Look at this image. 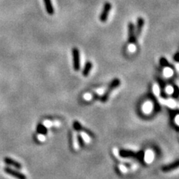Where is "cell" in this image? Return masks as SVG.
Wrapping results in <instances>:
<instances>
[{"mask_svg":"<svg viewBox=\"0 0 179 179\" xmlns=\"http://www.w3.org/2000/svg\"><path fill=\"white\" fill-rule=\"evenodd\" d=\"M120 85V81L118 78H116L113 81H112V82L110 83L109 87H108V89L106 90V91L103 93V96L101 97V101L102 102H105L108 99L109 96H110V93L113 91V90L116 89L117 87H119Z\"/></svg>","mask_w":179,"mask_h":179,"instance_id":"6da1fadb","label":"cell"},{"mask_svg":"<svg viewBox=\"0 0 179 179\" xmlns=\"http://www.w3.org/2000/svg\"><path fill=\"white\" fill-rule=\"evenodd\" d=\"M112 5L110 2H105L103 6V9L101 10V13L99 16V20L101 22H105L108 19V16L111 10Z\"/></svg>","mask_w":179,"mask_h":179,"instance_id":"7a4b0ae2","label":"cell"},{"mask_svg":"<svg viewBox=\"0 0 179 179\" xmlns=\"http://www.w3.org/2000/svg\"><path fill=\"white\" fill-rule=\"evenodd\" d=\"M73 67L76 71H78L80 69V65H81V61H80V52L76 47L73 48Z\"/></svg>","mask_w":179,"mask_h":179,"instance_id":"3957f363","label":"cell"},{"mask_svg":"<svg viewBox=\"0 0 179 179\" xmlns=\"http://www.w3.org/2000/svg\"><path fill=\"white\" fill-rule=\"evenodd\" d=\"M128 30H129V43L130 44L135 43L137 41V37L135 34V28L134 24L132 22H129L128 25Z\"/></svg>","mask_w":179,"mask_h":179,"instance_id":"277c9868","label":"cell"},{"mask_svg":"<svg viewBox=\"0 0 179 179\" xmlns=\"http://www.w3.org/2000/svg\"><path fill=\"white\" fill-rule=\"evenodd\" d=\"M4 171H5V173H7L8 175H10V176L16 178L17 179H27V178H26L25 175L18 172V171L14 170V169H11V168L6 167L4 169Z\"/></svg>","mask_w":179,"mask_h":179,"instance_id":"5b68a950","label":"cell"},{"mask_svg":"<svg viewBox=\"0 0 179 179\" xmlns=\"http://www.w3.org/2000/svg\"><path fill=\"white\" fill-rule=\"evenodd\" d=\"M144 24H145V20L143 17H138L137 20V22H136V26L134 25L135 28V34L137 38H138L139 36L140 35L142 30L144 27Z\"/></svg>","mask_w":179,"mask_h":179,"instance_id":"8992f818","label":"cell"},{"mask_svg":"<svg viewBox=\"0 0 179 179\" xmlns=\"http://www.w3.org/2000/svg\"><path fill=\"white\" fill-rule=\"evenodd\" d=\"M44 5H45V8H46L47 14L49 15H53L55 13V9L53 7L52 3L51 0H43Z\"/></svg>","mask_w":179,"mask_h":179,"instance_id":"52a82bcc","label":"cell"},{"mask_svg":"<svg viewBox=\"0 0 179 179\" xmlns=\"http://www.w3.org/2000/svg\"><path fill=\"white\" fill-rule=\"evenodd\" d=\"M4 162H5V164H8V165L12 166L17 168V169H21V168H22V165H21L18 161H16L15 160L10 158V157H5V158L4 159Z\"/></svg>","mask_w":179,"mask_h":179,"instance_id":"ba28073f","label":"cell"},{"mask_svg":"<svg viewBox=\"0 0 179 179\" xmlns=\"http://www.w3.org/2000/svg\"><path fill=\"white\" fill-rule=\"evenodd\" d=\"M178 161H176V162L172 163V164H169V165L164 166V167L162 168V171L163 172H170V171H172L173 169H177V168L178 167Z\"/></svg>","mask_w":179,"mask_h":179,"instance_id":"9c48e42d","label":"cell"},{"mask_svg":"<svg viewBox=\"0 0 179 179\" xmlns=\"http://www.w3.org/2000/svg\"><path fill=\"white\" fill-rule=\"evenodd\" d=\"M144 160L147 164H151L154 160V153L151 150L146 151L145 153V156H144Z\"/></svg>","mask_w":179,"mask_h":179,"instance_id":"30bf717a","label":"cell"},{"mask_svg":"<svg viewBox=\"0 0 179 179\" xmlns=\"http://www.w3.org/2000/svg\"><path fill=\"white\" fill-rule=\"evenodd\" d=\"M92 68H93V64L91 62H87L86 64H85V68L83 69L82 75L84 76H87L89 75V73L91 71Z\"/></svg>","mask_w":179,"mask_h":179,"instance_id":"8fae6325","label":"cell"},{"mask_svg":"<svg viewBox=\"0 0 179 179\" xmlns=\"http://www.w3.org/2000/svg\"><path fill=\"white\" fill-rule=\"evenodd\" d=\"M152 108H153V106H152V102H150V101H146V102H145L144 105H143V111L145 113H146V114H148V113H151V111L152 110Z\"/></svg>","mask_w":179,"mask_h":179,"instance_id":"7c38bea8","label":"cell"},{"mask_svg":"<svg viewBox=\"0 0 179 179\" xmlns=\"http://www.w3.org/2000/svg\"><path fill=\"white\" fill-rule=\"evenodd\" d=\"M120 154L121 156H122V157H134V153L132 152H129V151L122 150L120 152Z\"/></svg>","mask_w":179,"mask_h":179,"instance_id":"4fadbf2b","label":"cell"},{"mask_svg":"<svg viewBox=\"0 0 179 179\" xmlns=\"http://www.w3.org/2000/svg\"><path fill=\"white\" fill-rule=\"evenodd\" d=\"M80 135L81 136V137H82V139L84 140L85 143H90V142L91 138H90V137L89 134H88L87 133H86V132H84V131H81V134H80Z\"/></svg>","mask_w":179,"mask_h":179,"instance_id":"5bb4252c","label":"cell"},{"mask_svg":"<svg viewBox=\"0 0 179 179\" xmlns=\"http://www.w3.org/2000/svg\"><path fill=\"white\" fill-rule=\"evenodd\" d=\"M164 76L166 77V78H169L171 76L173 75V72H172V69L171 67H166L164 71Z\"/></svg>","mask_w":179,"mask_h":179,"instance_id":"9a60e30c","label":"cell"},{"mask_svg":"<svg viewBox=\"0 0 179 179\" xmlns=\"http://www.w3.org/2000/svg\"><path fill=\"white\" fill-rule=\"evenodd\" d=\"M164 103L167 105V106L170 107V108H176V105H177V104H176V101H173V100H171V99L166 100V101H164Z\"/></svg>","mask_w":179,"mask_h":179,"instance_id":"2e32d148","label":"cell"},{"mask_svg":"<svg viewBox=\"0 0 179 179\" xmlns=\"http://www.w3.org/2000/svg\"><path fill=\"white\" fill-rule=\"evenodd\" d=\"M160 64H161V66H165V67H170V65H169V64L167 61V60L166 59L165 57H164L160 58Z\"/></svg>","mask_w":179,"mask_h":179,"instance_id":"e0dca14e","label":"cell"},{"mask_svg":"<svg viewBox=\"0 0 179 179\" xmlns=\"http://www.w3.org/2000/svg\"><path fill=\"white\" fill-rule=\"evenodd\" d=\"M37 131L39 132L41 134H46L47 132H46V128L43 125H39L37 127Z\"/></svg>","mask_w":179,"mask_h":179,"instance_id":"ac0fdd59","label":"cell"},{"mask_svg":"<svg viewBox=\"0 0 179 179\" xmlns=\"http://www.w3.org/2000/svg\"><path fill=\"white\" fill-rule=\"evenodd\" d=\"M73 147H74V149H76V150H77V149H78V147H79V145H78V139H77V137H76V134H73Z\"/></svg>","mask_w":179,"mask_h":179,"instance_id":"d6986e66","label":"cell"},{"mask_svg":"<svg viewBox=\"0 0 179 179\" xmlns=\"http://www.w3.org/2000/svg\"><path fill=\"white\" fill-rule=\"evenodd\" d=\"M43 125L47 129V128H50V127L52 126L53 122H52V121H50V120H45L43 122Z\"/></svg>","mask_w":179,"mask_h":179,"instance_id":"ffe728a7","label":"cell"},{"mask_svg":"<svg viewBox=\"0 0 179 179\" xmlns=\"http://www.w3.org/2000/svg\"><path fill=\"white\" fill-rule=\"evenodd\" d=\"M153 91H154V93L157 96L160 95V88H159L158 85H155L154 86H153Z\"/></svg>","mask_w":179,"mask_h":179,"instance_id":"44dd1931","label":"cell"},{"mask_svg":"<svg viewBox=\"0 0 179 179\" xmlns=\"http://www.w3.org/2000/svg\"><path fill=\"white\" fill-rule=\"evenodd\" d=\"M93 95L91 94V93H85V94L84 95L83 98H84L85 100H86V101H90V100H91L92 99H93Z\"/></svg>","mask_w":179,"mask_h":179,"instance_id":"7402d4cb","label":"cell"},{"mask_svg":"<svg viewBox=\"0 0 179 179\" xmlns=\"http://www.w3.org/2000/svg\"><path fill=\"white\" fill-rule=\"evenodd\" d=\"M173 90H174V88L172 87V86H170V85L166 87V93H167V94H172Z\"/></svg>","mask_w":179,"mask_h":179,"instance_id":"603a6c76","label":"cell"},{"mask_svg":"<svg viewBox=\"0 0 179 179\" xmlns=\"http://www.w3.org/2000/svg\"><path fill=\"white\" fill-rule=\"evenodd\" d=\"M119 169H120V170L122 172H123V173H125V172H127L126 166H123V165L119 166Z\"/></svg>","mask_w":179,"mask_h":179,"instance_id":"cb8c5ba5","label":"cell"},{"mask_svg":"<svg viewBox=\"0 0 179 179\" xmlns=\"http://www.w3.org/2000/svg\"><path fill=\"white\" fill-rule=\"evenodd\" d=\"M37 140H40V141H45L46 137H45L44 134H40L39 135L37 136Z\"/></svg>","mask_w":179,"mask_h":179,"instance_id":"d4e9b609","label":"cell"},{"mask_svg":"<svg viewBox=\"0 0 179 179\" xmlns=\"http://www.w3.org/2000/svg\"><path fill=\"white\" fill-rule=\"evenodd\" d=\"M178 55H179L178 52H176V54H175L174 57H173V58H174V60L176 61V62H178Z\"/></svg>","mask_w":179,"mask_h":179,"instance_id":"484cf974","label":"cell"},{"mask_svg":"<svg viewBox=\"0 0 179 179\" xmlns=\"http://www.w3.org/2000/svg\"><path fill=\"white\" fill-rule=\"evenodd\" d=\"M173 92H175V93H176V94H174V95H173V96H174L176 97V98H177L178 96V88L176 87V89H175L174 90H173Z\"/></svg>","mask_w":179,"mask_h":179,"instance_id":"4316f807","label":"cell"},{"mask_svg":"<svg viewBox=\"0 0 179 179\" xmlns=\"http://www.w3.org/2000/svg\"><path fill=\"white\" fill-rule=\"evenodd\" d=\"M175 120H176V125H178V115H176V119H175Z\"/></svg>","mask_w":179,"mask_h":179,"instance_id":"83f0119b","label":"cell"},{"mask_svg":"<svg viewBox=\"0 0 179 179\" xmlns=\"http://www.w3.org/2000/svg\"><path fill=\"white\" fill-rule=\"evenodd\" d=\"M113 152H114L115 155H116V156H118L119 153H118V151H117V149H113Z\"/></svg>","mask_w":179,"mask_h":179,"instance_id":"f1b7e54d","label":"cell"}]
</instances>
